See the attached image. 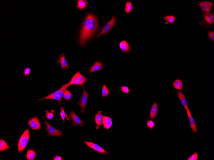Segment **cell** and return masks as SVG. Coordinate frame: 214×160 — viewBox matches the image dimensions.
Masks as SVG:
<instances>
[{
	"label": "cell",
	"mask_w": 214,
	"mask_h": 160,
	"mask_svg": "<svg viewBox=\"0 0 214 160\" xmlns=\"http://www.w3.org/2000/svg\"><path fill=\"white\" fill-rule=\"evenodd\" d=\"M99 28L97 18L93 14H88L83 22L80 32L79 38L80 44L84 46Z\"/></svg>",
	"instance_id": "6da1fadb"
},
{
	"label": "cell",
	"mask_w": 214,
	"mask_h": 160,
	"mask_svg": "<svg viewBox=\"0 0 214 160\" xmlns=\"http://www.w3.org/2000/svg\"><path fill=\"white\" fill-rule=\"evenodd\" d=\"M70 86L69 83L63 85L62 87L52 94L46 96L44 98L38 100V101H42L44 100L53 99L58 101L60 106H61V99L63 96L64 92Z\"/></svg>",
	"instance_id": "7a4b0ae2"
},
{
	"label": "cell",
	"mask_w": 214,
	"mask_h": 160,
	"mask_svg": "<svg viewBox=\"0 0 214 160\" xmlns=\"http://www.w3.org/2000/svg\"><path fill=\"white\" fill-rule=\"evenodd\" d=\"M199 24L202 27L205 26L207 28H209L214 25V13H211L203 12L202 14V19L199 23Z\"/></svg>",
	"instance_id": "3957f363"
},
{
	"label": "cell",
	"mask_w": 214,
	"mask_h": 160,
	"mask_svg": "<svg viewBox=\"0 0 214 160\" xmlns=\"http://www.w3.org/2000/svg\"><path fill=\"white\" fill-rule=\"evenodd\" d=\"M30 137V133L28 129H27L20 138L18 148L19 152H21L24 150L27 145Z\"/></svg>",
	"instance_id": "277c9868"
},
{
	"label": "cell",
	"mask_w": 214,
	"mask_h": 160,
	"mask_svg": "<svg viewBox=\"0 0 214 160\" xmlns=\"http://www.w3.org/2000/svg\"><path fill=\"white\" fill-rule=\"evenodd\" d=\"M87 80L86 77L82 75L79 71H77L69 83L70 85H75L83 86Z\"/></svg>",
	"instance_id": "5b68a950"
},
{
	"label": "cell",
	"mask_w": 214,
	"mask_h": 160,
	"mask_svg": "<svg viewBox=\"0 0 214 160\" xmlns=\"http://www.w3.org/2000/svg\"><path fill=\"white\" fill-rule=\"evenodd\" d=\"M116 22V18L115 16H113L111 20L107 23L106 25L104 27L100 33L98 35L97 37H99L101 35L108 33L113 27L115 23Z\"/></svg>",
	"instance_id": "8992f818"
},
{
	"label": "cell",
	"mask_w": 214,
	"mask_h": 160,
	"mask_svg": "<svg viewBox=\"0 0 214 160\" xmlns=\"http://www.w3.org/2000/svg\"><path fill=\"white\" fill-rule=\"evenodd\" d=\"M45 123L47 126V128L45 130H47L48 132V135L49 136H59L63 137V133L56 129L54 127L50 125L47 122L46 120L44 119Z\"/></svg>",
	"instance_id": "52a82bcc"
},
{
	"label": "cell",
	"mask_w": 214,
	"mask_h": 160,
	"mask_svg": "<svg viewBox=\"0 0 214 160\" xmlns=\"http://www.w3.org/2000/svg\"><path fill=\"white\" fill-rule=\"evenodd\" d=\"M83 87L84 91H83L81 98L79 102V104L81 106L82 108L81 112L82 113L84 112L85 109L87 102L88 97L89 95V93L85 90L84 86H83Z\"/></svg>",
	"instance_id": "ba28073f"
},
{
	"label": "cell",
	"mask_w": 214,
	"mask_h": 160,
	"mask_svg": "<svg viewBox=\"0 0 214 160\" xmlns=\"http://www.w3.org/2000/svg\"><path fill=\"white\" fill-rule=\"evenodd\" d=\"M84 143L88 146L90 147L96 152L103 154H105V155H108L109 153L108 151L104 149L103 148L97 144L92 143V142L86 141H84Z\"/></svg>",
	"instance_id": "9c48e42d"
},
{
	"label": "cell",
	"mask_w": 214,
	"mask_h": 160,
	"mask_svg": "<svg viewBox=\"0 0 214 160\" xmlns=\"http://www.w3.org/2000/svg\"><path fill=\"white\" fill-rule=\"evenodd\" d=\"M69 118L71 121H72L74 126H77L79 125L82 126L84 124V121L80 119L76 114L75 112L73 111H71L70 112Z\"/></svg>",
	"instance_id": "30bf717a"
},
{
	"label": "cell",
	"mask_w": 214,
	"mask_h": 160,
	"mask_svg": "<svg viewBox=\"0 0 214 160\" xmlns=\"http://www.w3.org/2000/svg\"><path fill=\"white\" fill-rule=\"evenodd\" d=\"M213 4V2L200 1L198 3L201 10L206 12H210Z\"/></svg>",
	"instance_id": "8fae6325"
},
{
	"label": "cell",
	"mask_w": 214,
	"mask_h": 160,
	"mask_svg": "<svg viewBox=\"0 0 214 160\" xmlns=\"http://www.w3.org/2000/svg\"><path fill=\"white\" fill-rule=\"evenodd\" d=\"M32 130L39 129L41 127L38 118L36 117L32 118L29 120L28 123Z\"/></svg>",
	"instance_id": "7c38bea8"
},
{
	"label": "cell",
	"mask_w": 214,
	"mask_h": 160,
	"mask_svg": "<svg viewBox=\"0 0 214 160\" xmlns=\"http://www.w3.org/2000/svg\"><path fill=\"white\" fill-rule=\"evenodd\" d=\"M187 114L189 117L190 125L191 126L192 131L195 133H197L198 131L195 120L193 118L189 108L186 109Z\"/></svg>",
	"instance_id": "4fadbf2b"
},
{
	"label": "cell",
	"mask_w": 214,
	"mask_h": 160,
	"mask_svg": "<svg viewBox=\"0 0 214 160\" xmlns=\"http://www.w3.org/2000/svg\"><path fill=\"white\" fill-rule=\"evenodd\" d=\"M104 68L103 64L100 61H97L89 69V72L93 73L100 71Z\"/></svg>",
	"instance_id": "5bb4252c"
},
{
	"label": "cell",
	"mask_w": 214,
	"mask_h": 160,
	"mask_svg": "<svg viewBox=\"0 0 214 160\" xmlns=\"http://www.w3.org/2000/svg\"><path fill=\"white\" fill-rule=\"evenodd\" d=\"M159 109L158 105L156 102L154 103L152 107L150 109V113L149 118L151 120H155Z\"/></svg>",
	"instance_id": "9a60e30c"
},
{
	"label": "cell",
	"mask_w": 214,
	"mask_h": 160,
	"mask_svg": "<svg viewBox=\"0 0 214 160\" xmlns=\"http://www.w3.org/2000/svg\"><path fill=\"white\" fill-rule=\"evenodd\" d=\"M102 124L104 128L108 129L112 125V118L108 116L102 115Z\"/></svg>",
	"instance_id": "2e32d148"
},
{
	"label": "cell",
	"mask_w": 214,
	"mask_h": 160,
	"mask_svg": "<svg viewBox=\"0 0 214 160\" xmlns=\"http://www.w3.org/2000/svg\"><path fill=\"white\" fill-rule=\"evenodd\" d=\"M59 60L58 61V63H60L61 69H68L69 68V66L65 59V55L64 53H62L59 55Z\"/></svg>",
	"instance_id": "e0dca14e"
},
{
	"label": "cell",
	"mask_w": 214,
	"mask_h": 160,
	"mask_svg": "<svg viewBox=\"0 0 214 160\" xmlns=\"http://www.w3.org/2000/svg\"><path fill=\"white\" fill-rule=\"evenodd\" d=\"M121 50L123 53L129 52L131 50V47L126 41H121L119 44Z\"/></svg>",
	"instance_id": "ac0fdd59"
},
{
	"label": "cell",
	"mask_w": 214,
	"mask_h": 160,
	"mask_svg": "<svg viewBox=\"0 0 214 160\" xmlns=\"http://www.w3.org/2000/svg\"><path fill=\"white\" fill-rule=\"evenodd\" d=\"M177 95L178 98L180 99V101L182 105L186 109L188 108V105L185 98V96L184 94L182 91H177Z\"/></svg>",
	"instance_id": "d6986e66"
},
{
	"label": "cell",
	"mask_w": 214,
	"mask_h": 160,
	"mask_svg": "<svg viewBox=\"0 0 214 160\" xmlns=\"http://www.w3.org/2000/svg\"><path fill=\"white\" fill-rule=\"evenodd\" d=\"M102 112L99 111L97 112L96 115H95V123L96 124V129H99L100 126L102 124Z\"/></svg>",
	"instance_id": "ffe728a7"
},
{
	"label": "cell",
	"mask_w": 214,
	"mask_h": 160,
	"mask_svg": "<svg viewBox=\"0 0 214 160\" xmlns=\"http://www.w3.org/2000/svg\"><path fill=\"white\" fill-rule=\"evenodd\" d=\"M172 86L176 90L183 91V82L182 80L179 78L172 82Z\"/></svg>",
	"instance_id": "44dd1931"
},
{
	"label": "cell",
	"mask_w": 214,
	"mask_h": 160,
	"mask_svg": "<svg viewBox=\"0 0 214 160\" xmlns=\"http://www.w3.org/2000/svg\"><path fill=\"white\" fill-rule=\"evenodd\" d=\"M77 4L76 8L77 9L82 10L87 7L88 2L86 0H78L77 1Z\"/></svg>",
	"instance_id": "7402d4cb"
},
{
	"label": "cell",
	"mask_w": 214,
	"mask_h": 160,
	"mask_svg": "<svg viewBox=\"0 0 214 160\" xmlns=\"http://www.w3.org/2000/svg\"><path fill=\"white\" fill-rule=\"evenodd\" d=\"M36 153L32 149H29L27 150V153L26 155V158L27 160H33L36 157Z\"/></svg>",
	"instance_id": "603a6c76"
},
{
	"label": "cell",
	"mask_w": 214,
	"mask_h": 160,
	"mask_svg": "<svg viewBox=\"0 0 214 160\" xmlns=\"http://www.w3.org/2000/svg\"><path fill=\"white\" fill-rule=\"evenodd\" d=\"M165 24L172 25L175 22L176 20V17L173 15L167 16L164 17Z\"/></svg>",
	"instance_id": "cb8c5ba5"
},
{
	"label": "cell",
	"mask_w": 214,
	"mask_h": 160,
	"mask_svg": "<svg viewBox=\"0 0 214 160\" xmlns=\"http://www.w3.org/2000/svg\"><path fill=\"white\" fill-rule=\"evenodd\" d=\"M133 9V6L131 1H127L125 6V12L129 14Z\"/></svg>",
	"instance_id": "d4e9b609"
},
{
	"label": "cell",
	"mask_w": 214,
	"mask_h": 160,
	"mask_svg": "<svg viewBox=\"0 0 214 160\" xmlns=\"http://www.w3.org/2000/svg\"><path fill=\"white\" fill-rule=\"evenodd\" d=\"M10 148V147L8 146L6 142H5L4 139H1L0 141V151L1 152Z\"/></svg>",
	"instance_id": "484cf974"
},
{
	"label": "cell",
	"mask_w": 214,
	"mask_h": 160,
	"mask_svg": "<svg viewBox=\"0 0 214 160\" xmlns=\"http://www.w3.org/2000/svg\"><path fill=\"white\" fill-rule=\"evenodd\" d=\"M110 94V92L109 91L106 85L105 84H104L102 90V96L103 97H108Z\"/></svg>",
	"instance_id": "4316f807"
},
{
	"label": "cell",
	"mask_w": 214,
	"mask_h": 160,
	"mask_svg": "<svg viewBox=\"0 0 214 160\" xmlns=\"http://www.w3.org/2000/svg\"><path fill=\"white\" fill-rule=\"evenodd\" d=\"M72 96V94L70 91L66 89L64 92L63 97L64 99L68 101L71 99Z\"/></svg>",
	"instance_id": "83f0119b"
},
{
	"label": "cell",
	"mask_w": 214,
	"mask_h": 160,
	"mask_svg": "<svg viewBox=\"0 0 214 160\" xmlns=\"http://www.w3.org/2000/svg\"><path fill=\"white\" fill-rule=\"evenodd\" d=\"M65 108H61L60 109V116L62 118V120L64 121V123L65 122V118L66 117L67 119L69 121V118H68L67 115L65 113Z\"/></svg>",
	"instance_id": "f1b7e54d"
},
{
	"label": "cell",
	"mask_w": 214,
	"mask_h": 160,
	"mask_svg": "<svg viewBox=\"0 0 214 160\" xmlns=\"http://www.w3.org/2000/svg\"><path fill=\"white\" fill-rule=\"evenodd\" d=\"M46 118L47 119H51L54 117V114L55 113L54 110H51V112H49L48 111H46Z\"/></svg>",
	"instance_id": "f546056e"
},
{
	"label": "cell",
	"mask_w": 214,
	"mask_h": 160,
	"mask_svg": "<svg viewBox=\"0 0 214 160\" xmlns=\"http://www.w3.org/2000/svg\"><path fill=\"white\" fill-rule=\"evenodd\" d=\"M156 124L154 123V121L152 120H148L147 122V128H150V130L154 128V127L156 126Z\"/></svg>",
	"instance_id": "4dcf8cb0"
},
{
	"label": "cell",
	"mask_w": 214,
	"mask_h": 160,
	"mask_svg": "<svg viewBox=\"0 0 214 160\" xmlns=\"http://www.w3.org/2000/svg\"><path fill=\"white\" fill-rule=\"evenodd\" d=\"M198 152H195L193 155L187 159V160H197L198 158Z\"/></svg>",
	"instance_id": "1f68e13d"
},
{
	"label": "cell",
	"mask_w": 214,
	"mask_h": 160,
	"mask_svg": "<svg viewBox=\"0 0 214 160\" xmlns=\"http://www.w3.org/2000/svg\"><path fill=\"white\" fill-rule=\"evenodd\" d=\"M32 71L31 68L27 67L23 70L24 76H28L30 74Z\"/></svg>",
	"instance_id": "d6a6232c"
},
{
	"label": "cell",
	"mask_w": 214,
	"mask_h": 160,
	"mask_svg": "<svg viewBox=\"0 0 214 160\" xmlns=\"http://www.w3.org/2000/svg\"><path fill=\"white\" fill-rule=\"evenodd\" d=\"M208 36L209 39L213 43L214 42V32L213 31H209L208 32Z\"/></svg>",
	"instance_id": "836d02e7"
},
{
	"label": "cell",
	"mask_w": 214,
	"mask_h": 160,
	"mask_svg": "<svg viewBox=\"0 0 214 160\" xmlns=\"http://www.w3.org/2000/svg\"><path fill=\"white\" fill-rule=\"evenodd\" d=\"M121 89L123 92L126 93L130 94V90L128 87L125 86H123L121 87Z\"/></svg>",
	"instance_id": "e575fe53"
},
{
	"label": "cell",
	"mask_w": 214,
	"mask_h": 160,
	"mask_svg": "<svg viewBox=\"0 0 214 160\" xmlns=\"http://www.w3.org/2000/svg\"><path fill=\"white\" fill-rule=\"evenodd\" d=\"M54 160H63V158L61 156H59L57 155H56L54 156V158L53 159Z\"/></svg>",
	"instance_id": "d590c367"
}]
</instances>
